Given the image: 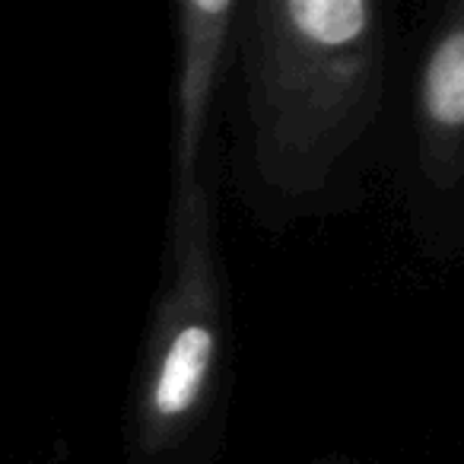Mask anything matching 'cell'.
<instances>
[{
    "instance_id": "obj_1",
    "label": "cell",
    "mask_w": 464,
    "mask_h": 464,
    "mask_svg": "<svg viewBox=\"0 0 464 464\" xmlns=\"http://www.w3.org/2000/svg\"><path fill=\"white\" fill-rule=\"evenodd\" d=\"M242 52L261 181L284 194L315 191L379 115V10L369 0L248 4Z\"/></svg>"
},
{
    "instance_id": "obj_2",
    "label": "cell",
    "mask_w": 464,
    "mask_h": 464,
    "mask_svg": "<svg viewBox=\"0 0 464 464\" xmlns=\"http://www.w3.org/2000/svg\"><path fill=\"white\" fill-rule=\"evenodd\" d=\"M223 303L213 213L198 175L175 179L169 213V280L156 309L140 388V442L162 451L200 411L219 360Z\"/></svg>"
},
{
    "instance_id": "obj_3",
    "label": "cell",
    "mask_w": 464,
    "mask_h": 464,
    "mask_svg": "<svg viewBox=\"0 0 464 464\" xmlns=\"http://www.w3.org/2000/svg\"><path fill=\"white\" fill-rule=\"evenodd\" d=\"M179 16V90H175V179H191L204 140L207 111L217 86L219 61L232 33L236 4L188 0Z\"/></svg>"
},
{
    "instance_id": "obj_4",
    "label": "cell",
    "mask_w": 464,
    "mask_h": 464,
    "mask_svg": "<svg viewBox=\"0 0 464 464\" xmlns=\"http://www.w3.org/2000/svg\"><path fill=\"white\" fill-rule=\"evenodd\" d=\"M464 134V10L451 4L420 80V150L432 185L451 188L461 175Z\"/></svg>"
}]
</instances>
